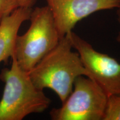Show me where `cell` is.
I'll return each mask as SVG.
<instances>
[{
	"mask_svg": "<svg viewBox=\"0 0 120 120\" xmlns=\"http://www.w3.org/2000/svg\"><path fill=\"white\" fill-rule=\"evenodd\" d=\"M72 49L68 33L28 72L34 86L41 90L51 89L62 103L72 91L76 78L88 76L79 53Z\"/></svg>",
	"mask_w": 120,
	"mask_h": 120,
	"instance_id": "cell-1",
	"label": "cell"
},
{
	"mask_svg": "<svg viewBox=\"0 0 120 120\" xmlns=\"http://www.w3.org/2000/svg\"><path fill=\"white\" fill-rule=\"evenodd\" d=\"M10 68H3L0 79L4 84L0 101V120H22L32 113H40L49 108L51 100L34 86L27 72L12 56Z\"/></svg>",
	"mask_w": 120,
	"mask_h": 120,
	"instance_id": "cell-2",
	"label": "cell"
},
{
	"mask_svg": "<svg viewBox=\"0 0 120 120\" xmlns=\"http://www.w3.org/2000/svg\"><path fill=\"white\" fill-rule=\"evenodd\" d=\"M29 20L27 31L16 37L13 56L21 68L27 72L55 49L62 38L47 6L32 8Z\"/></svg>",
	"mask_w": 120,
	"mask_h": 120,
	"instance_id": "cell-3",
	"label": "cell"
},
{
	"mask_svg": "<svg viewBox=\"0 0 120 120\" xmlns=\"http://www.w3.org/2000/svg\"><path fill=\"white\" fill-rule=\"evenodd\" d=\"M108 96L92 79L79 76L61 107L52 109L53 120H103Z\"/></svg>",
	"mask_w": 120,
	"mask_h": 120,
	"instance_id": "cell-4",
	"label": "cell"
},
{
	"mask_svg": "<svg viewBox=\"0 0 120 120\" xmlns=\"http://www.w3.org/2000/svg\"><path fill=\"white\" fill-rule=\"evenodd\" d=\"M73 49L79 53L87 77L92 79L108 97L120 95V64L107 54L94 49L73 31L69 33Z\"/></svg>",
	"mask_w": 120,
	"mask_h": 120,
	"instance_id": "cell-5",
	"label": "cell"
},
{
	"mask_svg": "<svg viewBox=\"0 0 120 120\" xmlns=\"http://www.w3.org/2000/svg\"><path fill=\"white\" fill-rule=\"evenodd\" d=\"M60 37L71 32L78 22L92 13L120 7V0H46Z\"/></svg>",
	"mask_w": 120,
	"mask_h": 120,
	"instance_id": "cell-6",
	"label": "cell"
},
{
	"mask_svg": "<svg viewBox=\"0 0 120 120\" xmlns=\"http://www.w3.org/2000/svg\"><path fill=\"white\" fill-rule=\"evenodd\" d=\"M32 8L17 9L0 21V63L7 62L15 53V42L22 23L29 20Z\"/></svg>",
	"mask_w": 120,
	"mask_h": 120,
	"instance_id": "cell-7",
	"label": "cell"
},
{
	"mask_svg": "<svg viewBox=\"0 0 120 120\" xmlns=\"http://www.w3.org/2000/svg\"><path fill=\"white\" fill-rule=\"evenodd\" d=\"M37 0H0V21L20 8H32Z\"/></svg>",
	"mask_w": 120,
	"mask_h": 120,
	"instance_id": "cell-8",
	"label": "cell"
},
{
	"mask_svg": "<svg viewBox=\"0 0 120 120\" xmlns=\"http://www.w3.org/2000/svg\"><path fill=\"white\" fill-rule=\"evenodd\" d=\"M103 120H120V95L108 97Z\"/></svg>",
	"mask_w": 120,
	"mask_h": 120,
	"instance_id": "cell-9",
	"label": "cell"
},
{
	"mask_svg": "<svg viewBox=\"0 0 120 120\" xmlns=\"http://www.w3.org/2000/svg\"><path fill=\"white\" fill-rule=\"evenodd\" d=\"M117 21L120 25V7L117 8ZM116 41L120 44V31L116 37Z\"/></svg>",
	"mask_w": 120,
	"mask_h": 120,
	"instance_id": "cell-10",
	"label": "cell"
}]
</instances>
